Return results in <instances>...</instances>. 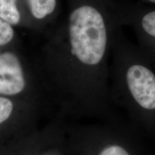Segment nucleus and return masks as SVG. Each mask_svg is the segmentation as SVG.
<instances>
[{"label": "nucleus", "mask_w": 155, "mask_h": 155, "mask_svg": "<svg viewBox=\"0 0 155 155\" xmlns=\"http://www.w3.org/2000/svg\"><path fill=\"white\" fill-rule=\"evenodd\" d=\"M122 28L119 3L114 0H69L62 30V50L68 66L84 75L101 115L117 114L110 91L111 47L116 31Z\"/></svg>", "instance_id": "nucleus-1"}, {"label": "nucleus", "mask_w": 155, "mask_h": 155, "mask_svg": "<svg viewBox=\"0 0 155 155\" xmlns=\"http://www.w3.org/2000/svg\"><path fill=\"white\" fill-rule=\"evenodd\" d=\"M120 28L111 47L110 91L116 108L123 109L141 133L155 135V68L139 45Z\"/></svg>", "instance_id": "nucleus-2"}, {"label": "nucleus", "mask_w": 155, "mask_h": 155, "mask_svg": "<svg viewBox=\"0 0 155 155\" xmlns=\"http://www.w3.org/2000/svg\"><path fill=\"white\" fill-rule=\"evenodd\" d=\"M119 15L122 27L132 29L155 68V7L119 3Z\"/></svg>", "instance_id": "nucleus-3"}, {"label": "nucleus", "mask_w": 155, "mask_h": 155, "mask_svg": "<svg viewBox=\"0 0 155 155\" xmlns=\"http://www.w3.org/2000/svg\"><path fill=\"white\" fill-rule=\"evenodd\" d=\"M25 86L22 68L14 53H0V95L13 96Z\"/></svg>", "instance_id": "nucleus-4"}, {"label": "nucleus", "mask_w": 155, "mask_h": 155, "mask_svg": "<svg viewBox=\"0 0 155 155\" xmlns=\"http://www.w3.org/2000/svg\"><path fill=\"white\" fill-rule=\"evenodd\" d=\"M25 2L32 17L38 20L53 16L59 8L58 0H25Z\"/></svg>", "instance_id": "nucleus-5"}, {"label": "nucleus", "mask_w": 155, "mask_h": 155, "mask_svg": "<svg viewBox=\"0 0 155 155\" xmlns=\"http://www.w3.org/2000/svg\"><path fill=\"white\" fill-rule=\"evenodd\" d=\"M0 18L14 26L22 19L19 0H0Z\"/></svg>", "instance_id": "nucleus-6"}, {"label": "nucleus", "mask_w": 155, "mask_h": 155, "mask_svg": "<svg viewBox=\"0 0 155 155\" xmlns=\"http://www.w3.org/2000/svg\"><path fill=\"white\" fill-rule=\"evenodd\" d=\"M15 35L13 26L0 18V46L5 45L12 40Z\"/></svg>", "instance_id": "nucleus-7"}, {"label": "nucleus", "mask_w": 155, "mask_h": 155, "mask_svg": "<svg viewBox=\"0 0 155 155\" xmlns=\"http://www.w3.org/2000/svg\"><path fill=\"white\" fill-rule=\"evenodd\" d=\"M12 109V102L8 98L0 97V124L9 119Z\"/></svg>", "instance_id": "nucleus-8"}, {"label": "nucleus", "mask_w": 155, "mask_h": 155, "mask_svg": "<svg viewBox=\"0 0 155 155\" xmlns=\"http://www.w3.org/2000/svg\"><path fill=\"white\" fill-rule=\"evenodd\" d=\"M142 1H144L147 3L151 4L152 5H155V0H142Z\"/></svg>", "instance_id": "nucleus-9"}]
</instances>
